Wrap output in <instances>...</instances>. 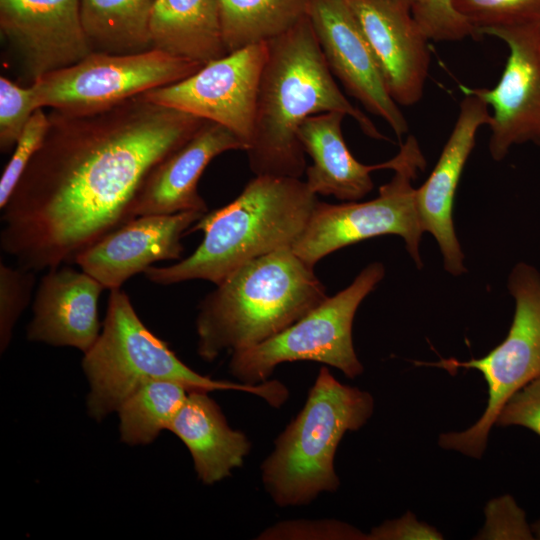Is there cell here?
Returning a JSON list of instances; mask_svg holds the SVG:
<instances>
[{
    "label": "cell",
    "instance_id": "1",
    "mask_svg": "<svg viewBox=\"0 0 540 540\" xmlns=\"http://www.w3.org/2000/svg\"><path fill=\"white\" fill-rule=\"evenodd\" d=\"M49 128L2 208L1 249L39 272L133 219L151 171L206 120L138 95L85 114L52 109Z\"/></svg>",
    "mask_w": 540,
    "mask_h": 540
},
{
    "label": "cell",
    "instance_id": "2",
    "mask_svg": "<svg viewBox=\"0 0 540 540\" xmlns=\"http://www.w3.org/2000/svg\"><path fill=\"white\" fill-rule=\"evenodd\" d=\"M267 47L253 133L245 151L255 175L301 178L307 166L298 132L316 114L343 113L368 137L387 139L340 90L308 16L268 41Z\"/></svg>",
    "mask_w": 540,
    "mask_h": 540
},
{
    "label": "cell",
    "instance_id": "3",
    "mask_svg": "<svg viewBox=\"0 0 540 540\" xmlns=\"http://www.w3.org/2000/svg\"><path fill=\"white\" fill-rule=\"evenodd\" d=\"M318 201L300 178L255 175L232 202L205 213L190 228L204 233L191 255L169 266H151L145 277L160 285L189 280L217 285L255 258L292 248Z\"/></svg>",
    "mask_w": 540,
    "mask_h": 540
},
{
    "label": "cell",
    "instance_id": "4",
    "mask_svg": "<svg viewBox=\"0 0 540 540\" xmlns=\"http://www.w3.org/2000/svg\"><path fill=\"white\" fill-rule=\"evenodd\" d=\"M328 297L314 267L283 248L237 268L199 305L197 351L214 360L285 330Z\"/></svg>",
    "mask_w": 540,
    "mask_h": 540
},
{
    "label": "cell",
    "instance_id": "5",
    "mask_svg": "<svg viewBox=\"0 0 540 540\" xmlns=\"http://www.w3.org/2000/svg\"><path fill=\"white\" fill-rule=\"evenodd\" d=\"M82 368L90 387L87 410L97 421L117 411L139 387L157 380L177 382L189 391L247 392L273 407L281 406L288 397L287 388L276 380L239 384L214 380L193 371L145 326L121 288L109 293L102 331L84 353Z\"/></svg>",
    "mask_w": 540,
    "mask_h": 540
},
{
    "label": "cell",
    "instance_id": "6",
    "mask_svg": "<svg viewBox=\"0 0 540 540\" xmlns=\"http://www.w3.org/2000/svg\"><path fill=\"white\" fill-rule=\"evenodd\" d=\"M370 393L340 383L320 369L303 409L276 439L262 464L263 483L279 506L304 505L339 486L334 457L344 434L371 417Z\"/></svg>",
    "mask_w": 540,
    "mask_h": 540
},
{
    "label": "cell",
    "instance_id": "7",
    "mask_svg": "<svg viewBox=\"0 0 540 540\" xmlns=\"http://www.w3.org/2000/svg\"><path fill=\"white\" fill-rule=\"evenodd\" d=\"M426 167L416 138L408 136L390 159L392 179L379 188L376 198L329 204L318 201L309 221L292 246L293 252L311 266L330 253L360 241L393 234L403 238L418 268L422 267L419 243L423 230L415 203L412 181Z\"/></svg>",
    "mask_w": 540,
    "mask_h": 540
},
{
    "label": "cell",
    "instance_id": "8",
    "mask_svg": "<svg viewBox=\"0 0 540 540\" xmlns=\"http://www.w3.org/2000/svg\"><path fill=\"white\" fill-rule=\"evenodd\" d=\"M380 262L366 266L342 291L277 335L232 353L230 372L241 383H263L283 362L315 361L333 366L348 378L363 372L353 347L352 324L363 299L383 279Z\"/></svg>",
    "mask_w": 540,
    "mask_h": 540
},
{
    "label": "cell",
    "instance_id": "9",
    "mask_svg": "<svg viewBox=\"0 0 540 540\" xmlns=\"http://www.w3.org/2000/svg\"><path fill=\"white\" fill-rule=\"evenodd\" d=\"M508 289L515 299V313L506 338L479 359H442L418 363L446 369H476L488 387V401L479 420L462 432L443 433L439 445L467 456L480 458L487 447L490 430L506 401L540 376V273L531 265L518 263L511 271Z\"/></svg>",
    "mask_w": 540,
    "mask_h": 540
},
{
    "label": "cell",
    "instance_id": "10",
    "mask_svg": "<svg viewBox=\"0 0 540 540\" xmlns=\"http://www.w3.org/2000/svg\"><path fill=\"white\" fill-rule=\"evenodd\" d=\"M202 66L156 49L131 54L92 51L79 62L42 76L31 86L39 108L85 114L179 82Z\"/></svg>",
    "mask_w": 540,
    "mask_h": 540
},
{
    "label": "cell",
    "instance_id": "11",
    "mask_svg": "<svg viewBox=\"0 0 540 540\" xmlns=\"http://www.w3.org/2000/svg\"><path fill=\"white\" fill-rule=\"evenodd\" d=\"M267 52V42L236 50L208 62L179 82L141 95L151 102L223 125L248 148Z\"/></svg>",
    "mask_w": 540,
    "mask_h": 540
},
{
    "label": "cell",
    "instance_id": "12",
    "mask_svg": "<svg viewBox=\"0 0 540 540\" xmlns=\"http://www.w3.org/2000/svg\"><path fill=\"white\" fill-rule=\"evenodd\" d=\"M480 35L496 37L509 49L495 87H464L492 108L489 151L495 161H500L514 145L540 146V22L488 28Z\"/></svg>",
    "mask_w": 540,
    "mask_h": 540
},
{
    "label": "cell",
    "instance_id": "13",
    "mask_svg": "<svg viewBox=\"0 0 540 540\" xmlns=\"http://www.w3.org/2000/svg\"><path fill=\"white\" fill-rule=\"evenodd\" d=\"M308 18L333 75L401 139L409 131L408 122L389 93L347 0H311Z\"/></svg>",
    "mask_w": 540,
    "mask_h": 540
},
{
    "label": "cell",
    "instance_id": "14",
    "mask_svg": "<svg viewBox=\"0 0 540 540\" xmlns=\"http://www.w3.org/2000/svg\"><path fill=\"white\" fill-rule=\"evenodd\" d=\"M0 30L19 53L31 83L92 52L80 0H0Z\"/></svg>",
    "mask_w": 540,
    "mask_h": 540
},
{
    "label": "cell",
    "instance_id": "15",
    "mask_svg": "<svg viewBox=\"0 0 540 540\" xmlns=\"http://www.w3.org/2000/svg\"><path fill=\"white\" fill-rule=\"evenodd\" d=\"M398 105L420 101L430 67L428 38L403 0H347Z\"/></svg>",
    "mask_w": 540,
    "mask_h": 540
},
{
    "label": "cell",
    "instance_id": "16",
    "mask_svg": "<svg viewBox=\"0 0 540 540\" xmlns=\"http://www.w3.org/2000/svg\"><path fill=\"white\" fill-rule=\"evenodd\" d=\"M207 213V212H206ZM205 213L138 216L80 252L74 263L109 291L162 260H180L181 239Z\"/></svg>",
    "mask_w": 540,
    "mask_h": 540
},
{
    "label": "cell",
    "instance_id": "17",
    "mask_svg": "<svg viewBox=\"0 0 540 540\" xmlns=\"http://www.w3.org/2000/svg\"><path fill=\"white\" fill-rule=\"evenodd\" d=\"M462 90L465 97L440 157L427 178L415 189V203L423 232L436 239L443 255L444 268L452 275L466 271L464 254L453 223L456 190L465 164L475 146L480 127L488 125L489 106L477 95Z\"/></svg>",
    "mask_w": 540,
    "mask_h": 540
},
{
    "label": "cell",
    "instance_id": "18",
    "mask_svg": "<svg viewBox=\"0 0 540 540\" xmlns=\"http://www.w3.org/2000/svg\"><path fill=\"white\" fill-rule=\"evenodd\" d=\"M246 149V144L231 130L206 121L191 139L151 171L133 205V218L185 211L206 213L207 204L198 193L204 170L218 155Z\"/></svg>",
    "mask_w": 540,
    "mask_h": 540
},
{
    "label": "cell",
    "instance_id": "19",
    "mask_svg": "<svg viewBox=\"0 0 540 540\" xmlns=\"http://www.w3.org/2000/svg\"><path fill=\"white\" fill-rule=\"evenodd\" d=\"M103 290L81 269L62 265L48 269L35 293L27 339L86 353L100 334L98 300Z\"/></svg>",
    "mask_w": 540,
    "mask_h": 540
},
{
    "label": "cell",
    "instance_id": "20",
    "mask_svg": "<svg viewBox=\"0 0 540 540\" xmlns=\"http://www.w3.org/2000/svg\"><path fill=\"white\" fill-rule=\"evenodd\" d=\"M345 116L340 112L310 116L301 125L298 138L312 159L305 171L310 191L349 202L366 196L374 186L370 173L388 169V164L365 165L352 155L342 132Z\"/></svg>",
    "mask_w": 540,
    "mask_h": 540
},
{
    "label": "cell",
    "instance_id": "21",
    "mask_svg": "<svg viewBox=\"0 0 540 540\" xmlns=\"http://www.w3.org/2000/svg\"><path fill=\"white\" fill-rule=\"evenodd\" d=\"M168 430L186 445L198 478L205 484L229 476L250 450L246 435L230 428L206 392L190 391Z\"/></svg>",
    "mask_w": 540,
    "mask_h": 540
},
{
    "label": "cell",
    "instance_id": "22",
    "mask_svg": "<svg viewBox=\"0 0 540 540\" xmlns=\"http://www.w3.org/2000/svg\"><path fill=\"white\" fill-rule=\"evenodd\" d=\"M152 49L202 65L225 56L219 0H156Z\"/></svg>",
    "mask_w": 540,
    "mask_h": 540
},
{
    "label": "cell",
    "instance_id": "23",
    "mask_svg": "<svg viewBox=\"0 0 540 540\" xmlns=\"http://www.w3.org/2000/svg\"><path fill=\"white\" fill-rule=\"evenodd\" d=\"M156 0H80L81 21L92 51L112 54L152 49L150 20Z\"/></svg>",
    "mask_w": 540,
    "mask_h": 540
},
{
    "label": "cell",
    "instance_id": "24",
    "mask_svg": "<svg viewBox=\"0 0 540 540\" xmlns=\"http://www.w3.org/2000/svg\"><path fill=\"white\" fill-rule=\"evenodd\" d=\"M311 0H219L227 53L268 42L308 16Z\"/></svg>",
    "mask_w": 540,
    "mask_h": 540
},
{
    "label": "cell",
    "instance_id": "25",
    "mask_svg": "<svg viewBox=\"0 0 540 540\" xmlns=\"http://www.w3.org/2000/svg\"><path fill=\"white\" fill-rule=\"evenodd\" d=\"M189 392L183 385L168 380L139 387L117 410L121 440L129 445L154 441L161 431L168 430Z\"/></svg>",
    "mask_w": 540,
    "mask_h": 540
},
{
    "label": "cell",
    "instance_id": "26",
    "mask_svg": "<svg viewBox=\"0 0 540 540\" xmlns=\"http://www.w3.org/2000/svg\"><path fill=\"white\" fill-rule=\"evenodd\" d=\"M455 10L476 30L540 22V0H452Z\"/></svg>",
    "mask_w": 540,
    "mask_h": 540
},
{
    "label": "cell",
    "instance_id": "27",
    "mask_svg": "<svg viewBox=\"0 0 540 540\" xmlns=\"http://www.w3.org/2000/svg\"><path fill=\"white\" fill-rule=\"evenodd\" d=\"M35 273L18 266L0 263V350L3 353L12 338L19 317L30 302Z\"/></svg>",
    "mask_w": 540,
    "mask_h": 540
},
{
    "label": "cell",
    "instance_id": "28",
    "mask_svg": "<svg viewBox=\"0 0 540 540\" xmlns=\"http://www.w3.org/2000/svg\"><path fill=\"white\" fill-rule=\"evenodd\" d=\"M411 11L428 40L459 41L479 36L455 10L452 0H414Z\"/></svg>",
    "mask_w": 540,
    "mask_h": 540
},
{
    "label": "cell",
    "instance_id": "29",
    "mask_svg": "<svg viewBox=\"0 0 540 540\" xmlns=\"http://www.w3.org/2000/svg\"><path fill=\"white\" fill-rule=\"evenodd\" d=\"M33 87H22L0 78V148H14L32 114L38 109Z\"/></svg>",
    "mask_w": 540,
    "mask_h": 540
},
{
    "label": "cell",
    "instance_id": "30",
    "mask_svg": "<svg viewBox=\"0 0 540 540\" xmlns=\"http://www.w3.org/2000/svg\"><path fill=\"white\" fill-rule=\"evenodd\" d=\"M49 116L38 108L24 127L0 179V208L8 202L27 165L40 148L49 128Z\"/></svg>",
    "mask_w": 540,
    "mask_h": 540
},
{
    "label": "cell",
    "instance_id": "31",
    "mask_svg": "<svg viewBox=\"0 0 540 540\" xmlns=\"http://www.w3.org/2000/svg\"><path fill=\"white\" fill-rule=\"evenodd\" d=\"M261 539H367L349 525L330 520L287 521L265 530Z\"/></svg>",
    "mask_w": 540,
    "mask_h": 540
},
{
    "label": "cell",
    "instance_id": "32",
    "mask_svg": "<svg viewBox=\"0 0 540 540\" xmlns=\"http://www.w3.org/2000/svg\"><path fill=\"white\" fill-rule=\"evenodd\" d=\"M495 424L503 427L522 426L540 436V376L506 401Z\"/></svg>",
    "mask_w": 540,
    "mask_h": 540
},
{
    "label": "cell",
    "instance_id": "33",
    "mask_svg": "<svg viewBox=\"0 0 540 540\" xmlns=\"http://www.w3.org/2000/svg\"><path fill=\"white\" fill-rule=\"evenodd\" d=\"M486 510L496 514V518L486 515L488 519H496V526L483 529L484 538L496 539H535L531 525H528L525 512L510 496H504L489 503Z\"/></svg>",
    "mask_w": 540,
    "mask_h": 540
},
{
    "label": "cell",
    "instance_id": "34",
    "mask_svg": "<svg viewBox=\"0 0 540 540\" xmlns=\"http://www.w3.org/2000/svg\"><path fill=\"white\" fill-rule=\"evenodd\" d=\"M442 535L433 527L419 522L416 517L407 512L400 519L386 521L373 528L367 539L396 540V539H442Z\"/></svg>",
    "mask_w": 540,
    "mask_h": 540
},
{
    "label": "cell",
    "instance_id": "35",
    "mask_svg": "<svg viewBox=\"0 0 540 540\" xmlns=\"http://www.w3.org/2000/svg\"><path fill=\"white\" fill-rule=\"evenodd\" d=\"M531 529L535 539L540 540V519L531 525Z\"/></svg>",
    "mask_w": 540,
    "mask_h": 540
},
{
    "label": "cell",
    "instance_id": "36",
    "mask_svg": "<svg viewBox=\"0 0 540 540\" xmlns=\"http://www.w3.org/2000/svg\"><path fill=\"white\" fill-rule=\"evenodd\" d=\"M405 3H407L409 6L412 7V4L414 2V0H403Z\"/></svg>",
    "mask_w": 540,
    "mask_h": 540
}]
</instances>
